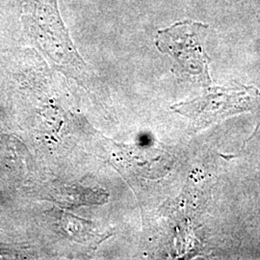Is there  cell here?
I'll list each match as a JSON object with an SVG mask.
<instances>
[{
  "label": "cell",
  "instance_id": "2",
  "mask_svg": "<svg viewBox=\"0 0 260 260\" xmlns=\"http://www.w3.org/2000/svg\"><path fill=\"white\" fill-rule=\"evenodd\" d=\"M252 87L221 88L214 87L203 96L191 103L174 106L176 111L191 118L199 125H207L248 109L252 92Z\"/></svg>",
  "mask_w": 260,
  "mask_h": 260
},
{
  "label": "cell",
  "instance_id": "1",
  "mask_svg": "<svg viewBox=\"0 0 260 260\" xmlns=\"http://www.w3.org/2000/svg\"><path fill=\"white\" fill-rule=\"evenodd\" d=\"M208 28L202 22L184 20L160 30L156 36L158 49L174 57L187 73L198 76L205 86L211 83L208 75L210 58L205 49Z\"/></svg>",
  "mask_w": 260,
  "mask_h": 260
}]
</instances>
